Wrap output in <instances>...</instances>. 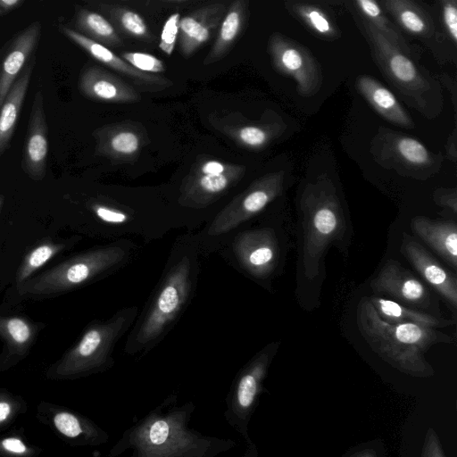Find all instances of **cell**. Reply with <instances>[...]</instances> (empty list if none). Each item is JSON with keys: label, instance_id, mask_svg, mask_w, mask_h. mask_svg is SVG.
I'll return each mask as SVG.
<instances>
[{"label": "cell", "instance_id": "6da1fadb", "mask_svg": "<svg viewBox=\"0 0 457 457\" xmlns=\"http://www.w3.org/2000/svg\"><path fill=\"white\" fill-rule=\"evenodd\" d=\"M195 409L193 401L180 404L177 394L168 395L125 429L104 457H219L236 447L230 438L192 428Z\"/></svg>", "mask_w": 457, "mask_h": 457}, {"label": "cell", "instance_id": "7a4b0ae2", "mask_svg": "<svg viewBox=\"0 0 457 457\" xmlns=\"http://www.w3.org/2000/svg\"><path fill=\"white\" fill-rule=\"evenodd\" d=\"M299 246L297 270L307 281L320 275L330 246L344 252L351 221L336 185L326 174L308 182L298 201Z\"/></svg>", "mask_w": 457, "mask_h": 457}, {"label": "cell", "instance_id": "3957f363", "mask_svg": "<svg viewBox=\"0 0 457 457\" xmlns=\"http://www.w3.org/2000/svg\"><path fill=\"white\" fill-rule=\"evenodd\" d=\"M356 324L363 340L379 358L416 378L434 375V369L425 358L432 345L455 342L453 337L436 328L383 320L367 296L358 303Z\"/></svg>", "mask_w": 457, "mask_h": 457}, {"label": "cell", "instance_id": "277c9868", "mask_svg": "<svg viewBox=\"0 0 457 457\" xmlns=\"http://www.w3.org/2000/svg\"><path fill=\"white\" fill-rule=\"evenodd\" d=\"M349 10L369 46L374 62L402 100L428 120L437 117L444 106L440 83L369 22L351 8Z\"/></svg>", "mask_w": 457, "mask_h": 457}, {"label": "cell", "instance_id": "5b68a950", "mask_svg": "<svg viewBox=\"0 0 457 457\" xmlns=\"http://www.w3.org/2000/svg\"><path fill=\"white\" fill-rule=\"evenodd\" d=\"M125 255L118 246L95 249L75 255L33 276L18 287L20 295L53 296L70 291L118 263Z\"/></svg>", "mask_w": 457, "mask_h": 457}, {"label": "cell", "instance_id": "8992f818", "mask_svg": "<svg viewBox=\"0 0 457 457\" xmlns=\"http://www.w3.org/2000/svg\"><path fill=\"white\" fill-rule=\"evenodd\" d=\"M126 324L125 317L91 326L79 341L46 371L50 380H74L104 371L112 365L113 342Z\"/></svg>", "mask_w": 457, "mask_h": 457}, {"label": "cell", "instance_id": "52a82bcc", "mask_svg": "<svg viewBox=\"0 0 457 457\" xmlns=\"http://www.w3.org/2000/svg\"><path fill=\"white\" fill-rule=\"evenodd\" d=\"M370 153L380 167L417 180H427L440 170L444 157L403 132L380 127L370 141Z\"/></svg>", "mask_w": 457, "mask_h": 457}, {"label": "cell", "instance_id": "ba28073f", "mask_svg": "<svg viewBox=\"0 0 457 457\" xmlns=\"http://www.w3.org/2000/svg\"><path fill=\"white\" fill-rule=\"evenodd\" d=\"M278 349L268 345L236 376L225 397L224 419L248 444L252 443L248 425L263 390V380Z\"/></svg>", "mask_w": 457, "mask_h": 457}, {"label": "cell", "instance_id": "9c48e42d", "mask_svg": "<svg viewBox=\"0 0 457 457\" xmlns=\"http://www.w3.org/2000/svg\"><path fill=\"white\" fill-rule=\"evenodd\" d=\"M269 53L278 72L295 79L300 96L316 95L323 83V73L311 51L281 33H273L269 41Z\"/></svg>", "mask_w": 457, "mask_h": 457}, {"label": "cell", "instance_id": "30bf717a", "mask_svg": "<svg viewBox=\"0 0 457 457\" xmlns=\"http://www.w3.org/2000/svg\"><path fill=\"white\" fill-rule=\"evenodd\" d=\"M36 418L70 446H100L110 437L107 431L86 415L58 403L40 401Z\"/></svg>", "mask_w": 457, "mask_h": 457}, {"label": "cell", "instance_id": "8fae6325", "mask_svg": "<svg viewBox=\"0 0 457 457\" xmlns=\"http://www.w3.org/2000/svg\"><path fill=\"white\" fill-rule=\"evenodd\" d=\"M188 261L180 262L170 273L137 337L144 345L156 338L174 319L189 292Z\"/></svg>", "mask_w": 457, "mask_h": 457}, {"label": "cell", "instance_id": "7c38bea8", "mask_svg": "<svg viewBox=\"0 0 457 457\" xmlns=\"http://www.w3.org/2000/svg\"><path fill=\"white\" fill-rule=\"evenodd\" d=\"M370 285L377 295L418 311L428 310L431 304L425 285L395 259L385 262Z\"/></svg>", "mask_w": 457, "mask_h": 457}, {"label": "cell", "instance_id": "4fadbf2b", "mask_svg": "<svg viewBox=\"0 0 457 457\" xmlns=\"http://www.w3.org/2000/svg\"><path fill=\"white\" fill-rule=\"evenodd\" d=\"M284 179V170L270 173L261 178L240 199L215 219L209 233L218 235L228 232L261 212L281 194Z\"/></svg>", "mask_w": 457, "mask_h": 457}, {"label": "cell", "instance_id": "5bb4252c", "mask_svg": "<svg viewBox=\"0 0 457 457\" xmlns=\"http://www.w3.org/2000/svg\"><path fill=\"white\" fill-rule=\"evenodd\" d=\"M400 251L423 280L456 310V276L442 266L423 245L407 233L403 234Z\"/></svg>", "mask_w": 457, "mask_h": 457}, {"label": "cell", "instance_id": "9a60e30c", "mask_svg": "<svg viewBox=\"0 0 457 457\" xmlns=\"http://www.w3.org/2000/svg\"><path fill=\"white\" fill-rule=\"evenodd\" d=\"M48 157V127L44 96L37 91L32 101L22 154L21 168L33 180L46 177Z\"/></svg>", "mask_w": 457, "mask_h": 457}, {"label": "cell", "instance_id": "2e32d148", "mask_svg": "<svg viewBox=\"0 0 457 457\" xmlns=\"http://www.w3.org/2000/svg\"><path fill=\"white\" fill-rule=\"evenodd\" d=\"M41 24L33 21L12 37L0 51V108L10 88L37 47Z\"/></svg>", "mask_w": 457, "mask_h": 457}, {"label": "cell", "instance_id": "e0dca14e", "mask_svg": "<svg viewBox=\"0 0 457 457\" xmlns=\"http://www.w3.org/2000/svg\"><path fill=\"white\" fill-rule=\"evenodd\" d=\"M36 336L37 328L28 319L0 315V337L4 342L0 354V373L14 367L29 354Z\"/></svg>", "mask_w": 457, "mask_h": 457}, {"label": "cell", "instance_id": "ac0fdd59", "mask_svg": "<svg viewBox=\"0 0 457 457\" xmlns=\"http://www.w3.org/2000/svg\"><path fill=\"white\" fill-rule=\"evenodd\" d=\"M411 231L454 270L457 269V226L453 220H435L423 215L411 218Z\"/></svg>", "mask_w": 457, "mask_h": 457}, {"label": "cell", "instance_id": "d6986e66", "mask_svg": "<svg viewBox=\"0 0 457 457\" xmlns=\"http://www.w3.org/2000/svg\"><path fill=\"white\" fill-rule=\"evenodd\" d=\"M355 88L369 104L385 120L395 125L411 129L414 122L395 96L381 82L370 75H359Z\"/></svg>", "mask_w": 457, "mask_h": 457}, {"label": "cell", "instance_id": "ffe728a7", "mask_svg": "<svg viewBox=\"0 0 457 457\" xmlns=\"http://www.w3.org/2000/svg\"><path fill=\"white\" fill-rule=\"evenodd\" d=\"M278 240L270 230L252 231L242 238L240 258L245 268L255 276L269 275L278 263Z\"/></svg>", "mask_w": 457, "mask_h": 457}, {"label": "cell", "instance_id": "44dd1931", "mask_svg": "<svg viewBox=\"0 0 457 457\" xmlns=\"http://www.w3.org/2000/svg\"><path fill=\"white\" fill-rule=\"evenodd\" d=\"M402 29L412 37L428 40L436 33L431 15L418 3L411 0H381L378 2Z\"/></svg>", "mask_w": 457, "mask_h": 457}, {"label": "cell", "instance_id": "7402d4cb", "mask_svg": "<svg viewBox=\"0 0 457 457\" xmlns=\"http://www.w3.org/2000/svg\"><path fill=\"white\" fill-rule=\"evenodd\" d=\"M35 60L32 58L10 88L0 108V156L10 147L29 86Z\"/></svg>", "mask_w": 457, "mask_h": 457}, {"label": "cell", "instance_id": "603a6c76", "mask_svg": "<svg viewBox=\"0 0 457 457\" xmlns=\"http://www.w3.org/2000/svg\"><path fill=\"white\" fill-rule=\"evenodd\" d=\"M285 8L314 37L325 41L341 37V30L327 8L316 3L295 0L285 2Z\"/></svg>", "mask_w": 457, "mask_h": 457}, {"label": "cell", "instance_id": "cb8c5ba5", "mask_svg": "<svg viewBox=\"0 0 457 457\" xmlns=\"http://www.w3.org/2000/svg\"><path fill=\"white\" fill-rule=\"evenodd\" d=\"M369 299L378 316L388 323L412 324L436 329L451 327L456 323L454 320L445 319L426 312L418 311L385 297L373 295Z\"/></svg>", "mask_w": 457, "mask_h": 457}, {"label": "cell", "instance_id": "d4e9b609", "mask_svg": "<svg viewBox=\"0 0 457 457\" xmlns=\"http://www.w3.org/2000/svg\"><path fill=\"white\" fill-rule=\"evenodd\" d=\"M79 87L86 96L95 101H128L133 96L113 76L96 67L87 69L81 73Z\"/></svg>", "mask_w": 457, "mask_h": 457}, {"label": "cell", "instance_id": "484cf974", "mask_svg": "<svg viewBox=\"0 0 457 457\" xmlns=\"http://www.w3.org/2000/svg\"><path fill=\"white\" fill-rule=\"evenodd\" d=\"M349 8L375 28L387 41L407 55H411V45L398 27L391 21L380 5L374 0H354Z\"/></svg>", "mask_w": 457, "mask_h": 457}, {"label": "cell", "instance_id": "4316f807", "mask_svg": "<svg viewBox=\"0 0 457 457\" xmlns=\"http://www.w3.org/2000/svg\"><path fill=\"white\" fill-rule=\"evenodd\" d=\"M59 30L63 36L80 46L94 59L100 62L106 64L129 77H134L137 79H142L153 83L158 81L156 79L159 78L139 72V71L136 70L131 65H129L126 62H123L122 59L115 55L107 47L85 37L74 29L66 26H60Z\"/></svg>", "mask_w": 457, "mask_h": 457}, {"label": "cell", "instance_id": "83f0119b", "mask_svg": "<svg viewBox=\"0 0 457 457\" xmlns=\"http://www.w3.org/2000/svg\"><path fill=\"white\" fill-rule=\"evenodd\" d=\"M66 245L64 243L44 242L34 247L24 258L16 273V286H21L33 277V274L59 254Z\"/></svg>", "mask_w": 457, "mask_h": 457}, {"label": "cell", "instance_id": "f1b7e54d", "mask_svg": "<svg viewBox=\"0 0 457 457\" xmlns=\"http://www.w3.org/2000/svg\"><path fill=\"white\" fill-rule=\"evenodd\" d=\"M75 24L76 31L94 41H112L115 37L112 26L99 13L79 9Z\"/></svg>", "mask_w": 457, "mask_h": 457}, {"label": "cell", "instance_id": "f546056e", "mask_svg": "<svg viewBox=\"0 0 457 457\" xmlns=\"http://www.w3.org/2000/svg\"><path fill=\"white\" fill-rule=\"evenodd\" d=\"M43 448L29 442L22 428L0 433V457H39Z\"/></svg>", "mask_w": 457, "mask_h": 457}, {"label": "cell", "instance_id": "4dcf8cb0", "mask_svg": "<svg viewBox=\"0 0 457 457\" xmlns=\"http://www.w3.org/2000/svg\"><path fill=\"white\" fill-rule=\"evenodd\" d=\"M28 403L21 395L0 387V433L12 428L28 411Z\"/></svg>", "mask_w": 457, "mask_h": 457}, {"label": "cell", "instance_id": "1f68e13d", "mask_svg": "<svg viewBox=\"0 0 457 457\" xmlns=\"http://www.w3.org/2000/svg\"><path fill=\"white\" fill-rule=\"evenodd\" d=\"M179 29L183 37L184 51L190 53L208 40L209 27L194 16H186L179 21Z\"/></svg>", "mask_w": 457, "mask_h": 457}, {"label": "cell", "instance_id": "d6a6232c", "mask_svg": "<svg viewBox=\"0 0 457 457\" xmlns=\"http://www.w3.org/2000/svg\"><path fill=\"white\" fill-rule=\"evenodd\" d=\"M242 2H237L236 7L230 8L225 17L215 46V52L224 50L237 37L243 21Z\"/></svg>", "mask_w": 457, "mask_h": 457}, {"label": "cell", "instance_id": "836d02e7", "mask_svg": "<svg viewBox=\"0 0 457 457\" xmlns=\"http://www.w3.org/2000/svg\"><path fill=\"white\" fill-rule=\"evenodd\" d=\"M122 57L137 71L145 72H162L164 71L163 62L149 54L129 52L122 54Z\"/></svg>", "mask_w": 457, "mask_h": 457}, {"label": "cell", "instance_id": "e575fe53", "mask_svg": "<svg viewBox=\"0 0 457 457\" xmlns=\"http://www.w3.org/2000/svg\"><path fill=\"white\" fill-rule=\"evenodd\" d=\"M440 10L444 29L450 41L456 46L457 43V0H442Z\"/></svg>", "mask_w": 457, "mask_h": 457}, {"label": "cell", "instance_id": "d590c367", "mask_svg": "<svg viewBox=\"0 0 457 457\" xmlns=\"http://www.w3.org/2000/svg\"><path fill=\"white\" fill-rule=\"evenodd\" d=\"M179 13H173L166 21L162 34L160 48L167 54L173 52L175 42L179 29Z\"/></svg>", "mask_w": 457, "mask_h": 457}, {"label": "cell", "instance_id": "8d00e7d4", "mask_svg": "<svg viewBox=\"0 0 457 457\" xmlns=\"http://www.w3.org/2000/svg\"><path fill=\"white\" fill-rule=\"evenodd\" d=\"M111 146L117 153L130 154L138 149L139 140L132 132H120L111 139Z\"/></svg>", "mask_w": 457, "mask_h": 457}, {"label": "cell", "instance_id": "74e56055", "mask_svg": "<svg viewBox=\"0 0 457 457\" xmlns=\"http://www.w3.org/2000/svg\"><path fill=\"white\" fill-rule=\"evenodd\" d=\"M120 22L122 27L134 36L141 37L146 34V25L141 16L137 12L125 11L121 14Z\"/></svg>", "mask_w": 457, "mask_h": 457}, {"label": "cell", "instance_id": "f35d334b", "mask_svg": "<svg viewBox=\"0 0 457 457\" xmlns=\"http://www.w3.org/2000/svg\"><path fill=\"white\" fill-rule=\"evenodd\" d=\"M201 189L207 194H218L228 185V177L222 174L203 175L199 180Z\"/></svg>", "mask_w": 457, "mask_h": 457}, {"label": "cell", "instance_id": "ab89813d", "mask_svg": "<svg viewBox=\"0 0 457 457\" xmlns=\"http://www.w3.org/2000/svg\"><path fill=\"white\" fill-rule=\"evenodd\" d=\"M433 201L439 206L448 208L453 213L457 212V190L455 187H440L434 191Z\"/></svg>", "mask_w": 457, "mask_h": 457}, {"label": "cell", "instance_id": "60d3db41", "mask_svg": "<svg viewBox=\"0 0 457 457\" xmlns=\"http://www.w3.org/2000/svg\"><path fill=\"white\" fill-rule=\"evenodd\" d=\"M420 457H445L438 436L432 428L426 433Z\"/></svg>", "mask_w": 457, "mask_h": 457}, {"label": "cell", "instance_id": "b9f144b4", "mask_svg": "<svg viewBox=\"0 0 457 457\" xmlns=\"http://www.w3.org/2000/svg\"><path fill=\"white\" fill-rule=\"evenodd\" d=\"M93 210L99 219L108 223L120 224L128 220L125 213L106 206L95 205Z\"/></svg>", "mask_w": 457, "mask_h": 457}, {"label": "cell", "instance_id": "7bdbcfd3", "mask_svg": "<svg viewBox=\"0 0 457 457\" xmlns=\"http://www.w3.org/2000/svg\"><path fill=\"white\" fill-rule=\"evenodd\" d=\"M445 152L448 159L453 162H457V133L455 128L453 129L447 138Z\"/></svg>", "mask_w": 457, "mask_h": 457}, {"label": "cell", "instance_id": "ee69618b", "mask_svg": "<svg viewBox=\"0 0 457 457\" xmlns=\"http://www.w3.org/2000/svg\"><path fill=\"white\" fill-rule=\"evenodd\" d=\"M201 171L204 175L222 174L225 171V167L220 162L209 161L204 164Z\"/></svg>", "mask_w": 457, "mask_h": 457}, {"label": "cell", "instance_id": "f6af8a7d", "mask_svg": "<svg viewBox=\"0 0 457 457\" xmlns=\"http://www.w3.org/2000/svg\"><path fill=\"white\" fill-rule=\"evenodd\" d=\"M24 0H0V17L20 8Z\"/></svg>", "mask_w": 457, "mask_h": 457}, {"label": "cell", "instance_id": "bcb514c9", "mask_svg": "<svg viewBox=\"0 0 457 457\" xmlns=\"http://www.w3.org/2000/svg\"><path fill=\"white\" fill-rule=\"evenodd\" d=\"M241 457H258L257 448L253 442L247 445V448Z\"/></svg>", "mask_w": 457, "mask_h": 457}, {"label": "cell", "instance_id": "7dc6e473", "mask_svg": "<svg viewBox=\"0 0 457 457\" xmlns=\"http://www.w3.org/2000/svg\"><path fill=\"white\" fill-rule=\"evenodd\" d=\"M350 457H378V454L372 449H364V450L356 452Z\"/></svg>", "mask_w": 457, "mask_h": 457}, {"label": "cell", "instance_id": "c3c4849f", "mask_svg": "<svg viewBox=\"0 0 457 457\" xmlns=\"http://www.w3.org/2000/svg\"><path fill=\"white\" fill-rule=\"evenodd\" d=\"M3 204H4V196L0 195V211L2 209Z\"/></svg>", "mask_w": 457, "mask_h": 457}]
</instances>
